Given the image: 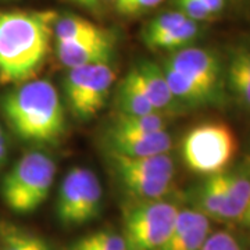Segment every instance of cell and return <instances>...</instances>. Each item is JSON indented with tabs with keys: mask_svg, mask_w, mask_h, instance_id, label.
<instances>
[{
	"mask_svg": "<svg viewBox=\"0 0 250 250\" xmlns=\"http://www.w3.org/2000/svg\"><path fill=\"white\" fill-rule=\"evenodd\" d=\"M104 143L108 153L128 157H145L167 153L171 149L172 139L167 131L152 134H131L107 129L104 135Z\"/></svg>",
	"mask_w": 250,
	"mask_h": 250,
	"instance_id": "obj_9",
	"label": "cell"
},
{
	"mask_svg": "<svg viewBox=\"0 0 250 250\" xmlns=\"http://www.w3.org/2000/svg\"><path fill=\"white\" fill-rule=\"evenodd\" d=\"M99 250H128L123 235L110 231H99L88 236Z\"/></svg>",
	"mask_w": 250,
	"mask_h": 250,
	"instance_id": "obj_26",
	"label": "cell"
},
{
	"mask_svg": "<svg viewBox=\"0 0 250 250\" xmlns=\"http://www.w3.org/2000/svg\"><path fill=\"white\" fill-rule=\"evenodd\" d=\"M108 1H114V0H108Z\"/></svg>",
	"mask_w": 250,
	"mask_h": 250,
	"instance_id": "obj_35",
	"label": "cell"
},
{
	"mask_svg": "<svg viewBox=\"0 0 250 250\" xmlns=\"http://www.w3.org/2000/svg\"><path fill=\"white\" fill-rule=\"evenodd\" d=\"M7 150H9V145H7V138L6 135H0V167L6 160L7 156Z\"/></svg>",
	"mask_w": 250,
	"mask_h": 250,
	"instance_id": "obj_30",
	"label": "cell"
},
{
	"mask_svg": "<svg viewBox=\"0 0 250 250\" xmlns=\"http://www.w3.org/2000/svg\"><path fill=\"white\" fill-rule=\"evenodd\" d=\"M166 120L161 113H153L147 116H125L118 114L108 126L110 131L117 132H131V134H152L166 131Z\"/></svg>",
	"mask_w": 250,
	"mask_h": 250,
	"instance_id": "obj_22",
	"label": "cell"
},
{
	"mask_svg": "<svg viewBox=\"0 0 250 250\" xmlns=\"http://www.w3.org/2000/svg\"><path fill=\"white\" fill-rule=\"evenodd\" d=\"M104 28L99 27L88 20L75 16L59 18L54 22L53 36L56 43H67V42H78L83 39L98 38L107 34Z\"/></svg>",
	"mask_w": 250,
	"mask_h": 250,
	"instance_id": "obj_19",
	"label": "cell"
},
{
	"mask_svg": "<svg viewBox=\"0 0 250 250\" xmlns=\"http://www.w3.org/2000/svg\"><path fill=\"white\" fill-rule=\"evenodd\" d=\"M163 72L170 86V90L177 100H181L192 106H203V104H208L218 100L214 93L208 92L199 83L193 82L190 78L182 75L181 72L166 65L163 68Z\"/></svg>",
	"mask_w": 250,
	"mask_h": 250,
	"instance_id": "obj_18",
	"label": "cell"
},
{
	"mask_svg": "<svg viewBox=\"0 0 250 250\" xmlns=\"http://www.w3.org/2000/svg\"><path fill=\"white\" fill-rule=\"evenodd\" d=\"M116 74L110 64L68 68L64 93L72 114L81 120L96 116L106 106Z\"/></svg>",
	"mask_w": 250,
	"mask_h": 250,
	"instance_id": "obj_7",
	"label": "cell"
},
{
	"mask_svg": "<svg viewBox=\"0 0 250 250\" xmlns=\"http://www.w3.org/2000/svg\"><path fill=\"white\" fill-rule=\"evenodd\" d=\"M199 250H243L238 239L227 231L210 233Z\"/></svg>",
	"mask_w": 250,
	"mask_h": 250,
	"instance_id": "obj_25",
	"label": "cell"
},
{
	"mask_svg": "<svg viewBox=\"0 0 250 250\" xmlns=\"http://www.w3.org/2000/svg\"><path fill=\"white\" fill-rule=\"evenodd\" d=\"M202 3L213 17L221 13L225 7V0H202Z\"/></svg>",
	"mask_w": 250,
	"mask_h": 250,
	"instance_id": "obj_29",
	"label": "cell"
},
{
	"mask_svg": "<svg viewBox=\"0 0 250 250\" xmlns=\"http://www.w3.org/2000/svg\"><path fill=\"white\" fill-rule=\"evenodd\" d=\"M4 118L22 141L57 143L65 132V113L54 85L47 80L20 83L1 100Z\"/></svg>",
	"mask_w": 250,
	"mask_h": 250,
	"instance_id": "obj_2",
	"label": "cell"
},
{
	"mask_svg": "<svg viewBox=\"0 0 250 250\" xmlns=\"http://www.w3.org/2000/svg\"><path fill=\"white\" fill-rule=\"evenodd\" d=\"M197 35H199V22L188 18L185 22H182L178 27L172 28L170 31L156 36L145 43L152 49L172 50V49H179V47L187 46L192 41H195Z\"/></svg>",
	"mask_w": 250,
	"mask_h": 250,
	"instance_id": "obj_23",
	"label": "cell"
},
{
	"mask_svg": "<svg viewBox=\"0 0 250 250\" xmlns=\"http://www.w3.org/2000/svg\"><path fill=\"white\" fill-rule=\"evenodd\" d=\"M223 172L206 177L205 182L197 189L195 203L197 211L203 213L208 220L228 223V207L221 175Z\"/></svg>",
	"mask_w": 250,
	"mask_h": 250,
	"instance_id": "obj_15",
	"label": "cell"
},
{
	"mask_svg": "<svg viewBox=\"0 0 250 250\" xmlns=\"http://www.w3.org/2000/svg\"><path fill=\"white\" fill-rule=\"evenodd\" d=\"M238 150L232 128L221 121L195 125L184 136L182 159L192 172L210 177L228 170Z\"/></svg>",
	"mask_w": 250,
	"mask_h": 250,
	"instance_id": "obj_4",
	"label": "cell"
},
{
	"mask_svg": "<svg viewBox=\"0 0 250 250\" xmlns=\"http://www.w3.org/2000/svg\"><path fill=\"white\" fill-rule=\"evenodd\" d=\"M163 0H114L117 10L123 16H138L156 7Z\"/></svg>",
	"mask_w": 250,
	"mask_h": 250,
	"instance_id": "obj_27",
	"label": "cell"
},
{
	"mask_svg": "<svg viewBox=\"0 0 250 250\" xmlns=\"http://www.w3.org/2000/svg\"><path fill=\"white\" fill-rule=\"evenodd\" d=\"M56 164L41 152L24 154L1 182V199L11 211L28 214L43 205L53 187Z\"/></svg>",
	"mask_w": 250,
	"mask_h": 250,
	"instance_id": "obj_3",
	"label": "cell"
},
{
	"mask_svg": "<svg viewBox=\"0 0 250 250\" xmlns=\"http://www.w3.org/2000/svg\"><path fill=\"white\" fill-rule=\"evenodd\" d=\"M164 65L181 72L220 98L223 65L213 52L202 47H184L171 54Z\"/></svg>",
	"mask_w": 250,
	"mask_h": 250,
	"instance_id": "obj_8",
	"label": "cell"
},
{
	"mask_svg": "<svg viewBox=\"0 0 250 250\" xmlns=\"http://www.w3.org/2000/svg\"><path fill=\"white\" fill-rule=\"evenodd\" d=\"M128 196L136 202L161 200L172 190V179L157 178H124L118 179Z\"/></svg>",
	"mask_w": 250,
	"mask_h": 250,
	"instance_id": "obj_20",
	"label": "cell"
},
{
	"mask_svg": "<svg viewBox=\"0 0 250 250\" xmlns=\"http://www.w3.org/2000/svg\"><path fill=\"white\" fill-rule=\"evenodd\" d=\"M4 132H3V128H1V125H0V135H3Z\"/></svg>",
	"mask_w": 250,
	"mask_h": 250,
	"instance_id": "obj_34",
	"label": "cell"
},
{
	"mask_svg": "<svg viewBox=\"0 0 250 250\" xmlns=\"http://www.w3.org/2000/svg\"><path fill=\"white\" fill-rule=\"evenodd\" d=\"M114 50V38L107 32L78 42L56 43V53L64 67L75 68L92 64H108Z\"/></svg>",
	"mask_w": 250,
	"mask_h": 250,
	"instance_id": "obj_10",
	"label": "cell"
},
{
	"mask_svg": "<svg viewBox=\"0 0 250 250\" xmlns=\"http://www.w3.org/2000/svg\"><path fill=\"white\" fill-rule=\"evenodd\" d=\"M71 1L80 4L82 7H86V9L89 10H95L99 7V1H100V0H71Z\"/></svg>",
	"mask_w": 250,
	"mask_h": 250,
	"instance_id": "obj_31",
	"label": "cell"
},
{
	"mask_svg": "<svg viewBox=\"0 0 250 250\" xmlns=\"http://www.w3.org/2000/svg\"><path fill=\"white\" fill-rule=\"evenodd\" d=\"M227 81L236 100L250 110V47L239 46L233 50L227 67Z\"/></svg>",
	"mask_w": 250,
	"mask_h": 250,
	"instance_id": "obj_16",
	"label": "cell"
},
{
	"mask_svg": "<svg viewBox=\"0 0 250 250\" xmlns=\"http://www.w3.org/2000/svg\"><path fill=\"white\" fill-rule=\"evenodd\" d=\"M117 107L118 114L125 116H147L156 111L149 99L143 93L142 88L135 80L132 71L121 81L118 90H117Z\"/></svg>",
	"mask_w": 250,
	"mask_h": 250,
	"instance_id": "obj_17",
	"label": "cell"
},
{
	"mask_svg": "<svg viewBox=\"0 0 250 250\" xmlns=\"http://www.w3.org/2000/svg\"><path fill=\"white\" fill-rule=\"evenodd\" d=\"M210 235V220L196 208L179 210L168 239L160 250H199Z\"/></svg>",
	"mask_w": 250,
	"mask_h": 250,
	"instance_id": "obj_12",
	"label": "cell"
},
{
	"mask_svg": "<svg viewBox=\"0 0 250 250\" xmlns=\"http://www.w3.org/2000/svg\"><path fill=\"white\" fill-rule=\"evenodd\" d=\"M179 11L184 13L189 20H193L196 22L208 21L213 16L207 11L202 0H178Z\"/></svg>",
	"mask_w": 250,
	"mask_h": 250,
	"instance_id": "obj_28",
	"label": "cell"
},
{
	"mask_svg": "<svg viewBox=\"0 0 250 250\" xmlns=\"http://www.w3.org/2000/svg\"><path fill=\"white\" fill-rule=\"evenodd\" d=\"M187 20V16L184 13H181V11L163 13L161 16L156 17L153 21L149 22V25L146 27V31H145L143 39H145V42H147V41H150L153 38L170 31L172 28L178 27L182 22H185Z\"/></svg>",
	"mask_w": 250,
	"mask_h": 250,
	"instance_id": "obj_24",
	"label": "cell"
},
{
	"mask_svg": "<svg viewBox=\"0 0 250 250\" xmlns=\"http://www.w3.org/2000/svg\"><path fill=\"white\" fill-rule=\"evenodd\" d=\"M131 71L156 111H172L177 107V99L174 98L164 72L159 65L149 62H142Z\"/></svg>",
	"mask_w": 250,
	"mask_h": 250,
	"instance_id": "obj_13",
	"label": "cell"
},
{
	"mask_svg": "<svg viewBox=\"0 0 250 250\" xmlns=\"http://www.w3.org/2000/svg\"><path fill=\"white\" fill-rule=\"evenodd\" d=\"M221 175L228 221H239L250 202V160L235 170H225Z\"/></svg>",
	"mask_w": 250,
	"mask_h": 250,
	"instance_id": "obj_14",
	"label": "cell"
},
{
	"mask_svg": "<svg viewBox=\"0 0 250 250\" xmlns=\"http://www.w3.org/2000/svg\"><path fill=\"white\" fill-rule=\"evenodd\" d=\"M102 187L93 171L75 167L64 177L56 203V214L62 225H83L95 220L102 208Z\"/></svg>",
	"mask_w": 250,
	"mask_h": 250,
	"instance_id": "obj_6",
	"label": "cell"
},
{
	"mask_svg": "<svg viewBox=\"0 0 250 250\" xmlns=\"http://www.w3.org/2000/svg\"><path fill=\"white\" fill-rule=\"evenodd\" d=\"M245 227H248L250 229V202L249 205H248V207H246V210H245V213H243V215L241 217V220H239Z\"/></svg>",
	"mask_w": 250,
	"mask_h": 250,
	"instance_id": "obj_33",
	"label": "cell"
},
{
	"mask_svg": "<svg viewBox=\"0 0 250 250\" xmlns=\"http://www.w3.org/2000/svg\"><path fill=\"white\" fill-rule=\"evenodd\" d=\"M108 161L113 166L117 179L157 178L174 181L175 175L174 160L167 153L145 157H128L108 153Z\"/></svg>",
	"mask_w": 250,
	"mask_h": 250,
	"instance_id": "obj_11",
	"label": "cell"
},
{
	"mask_svg": "<svg viewBox=\"0 0 250 250\" xmlns=\"http://www.w3.org/2000/svg\"><path fill=\"white\" fill-rule=\"evenodd\" d=\"M178 211L174 203L163 199L129 206L121 233L128 250H160L170 236Z\"/></svg>",
	"mask_w": 250,
	"mask_h": 250,
	"instance_id": "obj_5",
	"label": "cell"
},
{
	"mask_svg": "<svg viewBox=\"0 0 250 250\" xmlns=\"http://www.w3.org/2000/svg\"><path fill=\"white\" fill-rule=\"evenodd\" d=\"M0 250H52V248L36 233L17 225L3 224L0 225Z\"/></svg>",
	"mask_w": 250,
	"mask_h": 250,
	"instance_id": "obj_21",
	"label": "cell"
},
{
	"mask_svg": "<svg viewBox=\"0 0 250 250\" xmlns=\"http://www.w3.org/2000/svg\"><path fill=\"white\" fill-rule=\"evenodd\" d=\"M70 250H93V249H92L90 243L88 242V239H86V236H85V238L80 239L77 243H74Z\"/></svg>",
	"mask_w": 250,
	"mask_h": 250,
	"instance_id": "obj_32",
	"label": "cell"
},
{
	"mask_svg": "<svg viewBox=\"0 0 250 250\" xmlns=\"http://www.w3.org/2000/svg\"><path fill=\"white\" fill-rule=\"evenodd\" d=\"M57 13L53 10L0 11V83L35 80L45 65Z\"/></svg>",
	"mask_w": 250,
	"mask_h": 250,
	"instance_id": "obj_1",
	"label": "cell"
}]
</instances>
